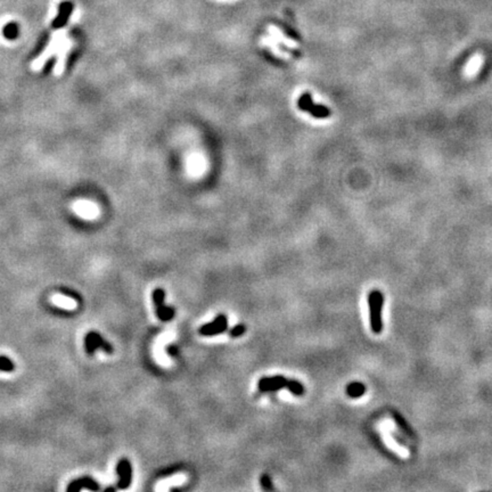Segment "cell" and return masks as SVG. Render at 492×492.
<instances>
[{"instance_id":"8992f818","label":"cell","mask_w":492,"mask_h":492,"mask_svg":"<svg viewBox=\"0 0 492 492\" xmlns=\"http://www.w3.org/2000/svg\"><path fill=\"white\" fill-rule=\"evenodd\" d=\"M72 210L76 216L83 218L84 220H95L99 216V208L97 204L88 199H79L72 204Z\"/></svg>"},{"instance_id":"4fadbf2b","label":"cell","mask_w":492,"mask_h":492,"mask_svg":"<svg viewBox=\"0 0 492 492\" xmlns=\"http://www.w3.org/2000/svg\"><path fill=\"white\" fill-rule=\"evenodd\" d=\"M483 64V56L480 54H476L475 56H473L471 60L468 61L467 65L465 66L464 69V76L466 77H472L474 76L477 71L481 69V66Z\"/></svg>"},{"instance_id":"3957f363","label":"cell","mask_w":492,"mask_h":492,"mask_svg":"<svg viewBox=\"0 0 492 492\" xmlns=\"http://www.w3.org/2000/svg\"><path fill=\"white\" fill-rule=\"evenodd\" d=\"M299 107L304 112H308L312 116L317 117V119H326L332 114L331 110L327 109V107L314 104L311 95L309 92H305L299 98Z\"/></svg>"},{"instance_id":"5b68a950","label":"cell","mask_w":492,"mask_h":492,"mask_svg":"<svg viewBox=\"0 0 492 492\" xmlns=\"http://www.w3.org/2000/svg\"><path fill=\"white\" fill-rule=\"evenodd\" d=\"M227 331H228V318L226 317V314L221 313L218 314V316L213 319V321H211V323H208L199 327L198 333L202 336L210 338V336L224 334V333Z\"/></svg>"},{"instance_id":"5bb4252c","label":"cell","mask_w":492,"mask_h":492,"mask_svg":"<svg viewBox=\"0 0 492 492\" xmlns=\"http://www.w3.org/2000/svg\"><path fill=\"white\" fill-rule=\"evenodd\" d=\"M345 391L350 398L357 399L362 397L366 393V386L360 382H352L346 386Z\"/></svg>"},{"instance_id":"52a82bcc","label":"cell","mask_w":492,"mask_h":492,"mask_svg":"<svg viewBox=\"0 0 492 492\" xmlns=\"http://www.w3.org/2000/svg\"><path fill=\"white\" fill-rule=\"evenodd\" d=\"M73 40L69 37H66L64 41L60 47V49L57 51V57H56V64L54 66V75L56 76H60L64 72L66 62H68V57L70 51L72 50L73 48Z\"/></svg>"},{"instance_id":"9c48e42d","label":"cell","mask_w":492,"mask_h":492,"mask_svg":"<svg viewBox=\"0 0 492 492\" xmlns=\"http://www.w3.org/2000/svg\"><path fill=\"white\" fill-rule=\"evenodd\" d=\"M117 474H119V482L117 488L121 490L127 489L130 486L132 480V467L130 461L128 459H122L117 464Z\"/></svg>"},{"instance_id":"d6986e66","label":"cell","mask_w":492,"mask_h":492,"mask_svg":"<svg viewBox=\"0 0 492 492\" xmlns=\"http://www.w3.org/2000/svg\"><path fill=\"white\" fill-rule=\"evenodd\" d=\"M168 352H169L170 356L177 357L178 356V347H177L176 345H170L168 347Z\"/></svg>"},{"instance_id":"e0dca14e","label":"cell","mask_w":492,"mask_h":492,"mask_svg":"<svg viewBox=\"0 0 492 492\" xmlns=\"http://www.w3.org/2000/svg\"><path fill=\"white\" fill-rule=\"evenodd\" d=\"M260 484L262 489L265 491H272L275 489V487H273L272 484V481L268 474H262V476L260 477Z\"/></svg>"},{"instance_id":"ba28073f","label":"cell","mask_w":492,"mask_h":492,"mask_svg":"<svg viewBox=\"0 0 492 492\" xmlns=\"http://www.w3.org/2000/svg\"><path fill=\"white\" fill-rule=\"evenodd\" d=\"M288 384V379L286 377L277 375L270 377H262L259 380V390L261 392H275L282 388H286Z\"/></svg>"},{"instance_id":"ac0fdd59","label":"cell","mask_w":492,"mask_h":492,"mask_svg":"<svg viewBox=\"0 0 492 492\" xmlns=\"http://www.w3.org/2000/svg\"><path fill=\"white\" fill-rule=\"evenodd\" d=\"M14 369V364L6 357H0V371L12 372Z\"/></svg>"},{"instance_id":"ffe728a7","label":"cell","mask_w":492,"mask_h":492,"mask_svg":"<svg viewBox=\"0 0 492 492\" xmlns=\"http://www.w3.org/2000/svg\"><path fill=\"white\" fill-rule=\"evenodd\" d=\"M114 490H115V489H114V488H107V489L105 491L109 492V491H114Z\"/></svg>"},{"instance_id":"30bf717a","label":"cell","mask_w":492,"mask_h":492,"mask_svg":"<svg viewBox=\"0 0 492 492\" xmlns=\"http://www.w3.org/2000/svg\"><path fill=\"white\" fill-rule=\"evenodd\" d=\"M104 349L106 352H112L113 347L111 344L106 343L104 340H103L101 336H99L97 333H89L86 338V349L87 352L89 354H92L95 352L96 349Z\"/></svg>"},{"instance_id":"7c38bea8","label":"cell","mask_w":492,"mask_h":492,"mask_svg":"<svg viewBox=\"0 0 492 492\" xmlns=\"http://www.w3.org/2000/svg\"><path fill=\"white\" fill-rule=\"evenodd\" d=\"M89 489L92 491H97L99 489L98 484L95 482L94 480L89 479V477H83V479L76 480L75 482H72L70 484V487L68 488V491H79L81 489Z\"/></svg>"},{"instance_id":"2e32d148","label":"cell","mask_w":492,"mask_h":492,"mask_svg":"<svg viewBox=\"0 0 492 492\" xmlns=\"http://www.w3.org/2000/svg\"><path fill=\"white\" fill-rule=\"evenodd\" d=\"M245 332H246V326H245V325L238 324V325H236V326H234L232 328H230V331H229V335H230L231 338L237 339V338H240V336L245 334Z\"/></svg>"},{"instance_id":"6da1fadb","label":"cell","mask_w":492,"mask_h":492,"mask_svg":"<svg viewBox=\"0 0 492 492\" xmlns=\"http://www.w3.org/2000/svg\"><path fill=\"white\" fill-rule=\"evenodd\" d=\"M66 35H68V30H66V29H60V30H56L53 33V36H51V38L49 40V43H48V46L45 48V50L40 54L39 57H37L36 60L32 62L31 64L32 71L39 72L40 70L45 66L46 63L50 60V57L54 56V55L58 51V49H60L61 45L66 38Z\"/></svg>"},{"instance_id":"7a4b0ae2","label":"cell","mask_w":492,"mask_h":492,"mask_svg":"<svg viewBox=\"0 0 492 492\" xmlns=\"http://www.w3.org/2000/svg\"><path fill=\"white\" fill-rule=\"evenodd\" d=\"M384 304V295L380 291L374 290L369 293L368 305H369V320L371 328L375 334H380L383 331L382 309Z\"/></svg>"},{"instance_id":"9a60e30c","label":"cell","mask_w":492,"mask_h":492,"mask_svg":"<svg viewBox=\"0 0 492 492\" xmlns=\"http://www.w3.org/2000/svg\"><path fill=\"white\" fill-rule=\"evenodd\" d=\"M287 390L291 392L293 395H297V397H301V395L304 394V386H303L302 383H300L297 379H288L287 384Z\"/></svg>"},{"instance_id":"277c9868","label":"cell","mask_w":492,"mask_h":492,"mask_svg":"<svg viewBox=\"0 0 492 492\" xmlns=\"http://www.w3.org/2000/svg\"><path fill=\"white\" fill-rule=\"evenodd\" d=\"M165 292L162 288H156L153 292V301L156 306V316L161 321H170L176 316V309L165 305Z\"/></svg>"},{"instance_id":"8fae6325","label":"cell","mask_w":492,"mask_h":492,"mask_svg":"<svg viewBox=\"0 0 492 492\" xmlns=\"http://www.w3.org/2000/svg\"><path fill=\"white\" fill-rule=\"evenodd\" d=\"M51 302H53L54 305L58 306V308L69 310V311L75 310L77 306V303L75 299L69 298L66 297V295H62V294L53 295V297H51Z\"/></svg>"}]
</instances>
